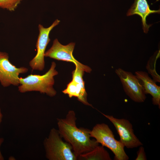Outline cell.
<instances>
[{
    "label": "cell",
    "instance_id": "9c48e42d",
    "mask_svg": "<svg viewBox=\"0 0 160 160\" xmlns=\"http://www.w3.org/2000/svg\"><path fill=\"white\" fill-rule=\"evenodd\" d=\"M75 43L71 42L64 45L60 44L57 39L53 41L51 47L45 52L44 56L56 60L73 63L75 66L78 67L84 71L90 73L91 69L76 60L73 55Z\"/></svg>",
    "mask_w": 160,
    "mask_h": 160
},
{
    "label": "cell",
    "instance_id": "ba28073f",
    "mask_svg": "<svg viewBox=\"0 0 160 160\" xmlns=\"http://www.w3.org/2000/svg\"><path fill=\"white\" fill-rule=\"evenodd\" d=\"M28 71V69L24 67H16L9 61L7 53L0 52V83L3 87L19 86V75Z\"/></svg>",
    "mask_w": 160,
    "mask_h": 160
},
{
    "label": "cell",
    "instance_id": "8fae6325",
    "mask_svg": "<svg viewBox=\"0 0 160 160\" xmlns=\"http://www.w3.org/2000/svg\"><path fill=\"white\" fill-rule=\"evenodd\" d=\"M135 75L140 81L145 94H149L152 97L153 104L160 108V87L157 85L147 72L142 71L135 72Z\"/></svg>",
    "mask_w": 160,
    "mask_h": 160
},
{
    "label": "cell",
    "instance_id": "30bf717a",
    "mask_svg": "<svg viewBox=\"0 0 160 160\" xmlns=\"http://www.w3.org/2000/svg\"><path fill=\"white\" fill-rule=\"evenodd\" d=\"M160 12V9H151L146 0H135L134 3L128 11L127 15L129 16L136 14L140 16L141 18L143 29L144 32L147 33L151 25L147 24L146 18L151 14H159Z\"/></svg>",
    "mask_w": 160,
    "mask_h": 160
},
{
    "label": "cell",
    "instance_id": "7a4b0ae2",
    "mask_svg": "<svg viewBox=\"0 0 160 160\" xmlns=\"http://www.w3.org/2000/svg\"><path fill=\"white\" fill-rule=\"evenodd\" d=\"M56 66V63L53 62L49 70L43 75L31 74L24 78L20 77L18 91L22 93L37 91L50 97L55 96L57 92L53 87L54 77L58 74Z\"/></svg>",
    "mask_w": 160,
    "mask_h": 160
},
{
    "label": "cell",
    "instance_id": "5bb4252c",
    "mask_svg": "<svg viewBox=\"0 0 160 160\" xmlns=\"http://www.w3.org/2000/svg\"><path fill=\"white\" fill-rule=\"evenodd\" d=\"M62 92L64 94L68 95L70 98L75 97L78 100L81 95V89L79 84L72 79Z\"/></svg>",
    "mask_w": 160,
    "mask_h": 160
},
{
    "label": "cell",
    "instance_id": "2e32d148",
    "mask_svg": "<svg viewBox=\"0 0 160 160\" xmlns=\"http://www.w3.org/2000/svg\"><path fill=\"white\" fill-rule=\"evenodd\" d=\"M147 157L144 148L142 145L139 146L137 152V156L135 160H146Z\"/></svg>",
    "mask_w": 160,
    "mask_h": 160
},
{
    "label": "cell",
    "instance_id": "52a82bcc",
    "mask_svg": "<svg viewBox=\"0 0 160 160\" xmlns=\"http://www.w3.org/2000/svg\"><path fill=\"white\" fill-rule=\"evenodd\" d=\"M60 22V20L56 19L49 27L47 28L41 24L39 25V32L36 44L37 53L29 63V66L32 70L42 71L44 69L45 50L50 41L49 34L53 28L57 25Z\"/></svg>",
    "mask_w": 160,
    "mask_h": 160
},
{
    "label": "cell",
    "instance_id": "e0dca14e",
    "mask_svg": "<svg viewBox=\"0 0 160 160\" xmlns=\"http://www.w3.org/2000/svg\"><path fill=\"white\" fill-rule=\"evenodd\" d=\"M4 141V139L3 137H0V160H4V158L2 155L1 151V147Z\"/></svg>",
    "mask_w": 160,
    "mask_h": 160
},
{
    "label": "cell",
    "instance_id": "6da1fadb",
    "mask_svg": "<svg viewBox=\"0 0 160 160\" xmlns=\"http://www.w3.org/2000/svg\"><path fill=\"white\" fill-rule=\"evenodd\" d=\"M77 118L74 111H69L64 118L57 119L58 131L60 136L72 146L77 158L82 154L91 151L99 145L95 139H91L90 130L78 128Z\"/></svg>",
    "mask_w": 160,
    "mask_h": 160
},
{
    "label": "cell",
    "instance_id": "5b68a950",
    "mask_svg": "<svg viewBox=\"0 0 160 160\" xmlns=\"http://www.w3.org/2000/svg\"><path fill=\"white\" fill-rule=\"evenodd\" d=\"M115 72L119 77L126 94L133 101L142 103L145 100L146 96L144 88L136 75L131 72L119 68Z\"/></svg>",
    "mask_w": 160,
    "mask_h": 160
},
{
    "label": "cell",
    "instance_id": "3957f363",
    "mask_svg": "<svg viewBox=\"0 0 160 160\" xmlns=\"http://www.w3.org/2000/svg\"><path fill=\"white\" fill-rule=\"evenodd\" d=\"M45 157L49 160H76L72 146L62 139L58 130L53 128L43 142Z\"/></svg>",
    "mask_w": 160,
    "mask_h": 160
},
{
    "label": "cell",
    "instance_id": "9a60e30c",
    "mask_svg": "<svg viewBox=\"0 0 160 160\" xmlns=\"http://www.w3.org/2000/svg\"><path fill=\"white\" fill-rule=\"evenodd\" d=\"M21 0H0V8L12 11L15 10Z\"/></svg>",
    "mask_w": 160,
    "mask_h": 160
},
{
    "label": "cell",
    "instance_id": "8992f818",
    "mask_svg": "<svg viewBox=\"0 0 160 160\" xmlns=\"http://www.w3.org/2000/svg\"><path fill=\"white\" fill-rule=\"evenodd\" d=\"M101 113L113 124L119 136V140L124 147L133 148L143 145L135 134L132 125L128 120Z\"/></svg>",
    "mask_w": 160,
    "mask_h": 160
},
{
    "label": "cell",
    "instance_id": "277c9868",
    "mask_svg": "<svg viewBox=\"0 0 160 160\" xmlns=\"http://www.w3.org/2000/svg\"><path fill=\"white\" fill-rule=\"evenodd\" d=\"M91 137L95 139L98 143L109 148L114 155L116 160H128V156L126 153L124 146L116 140L109 126L104 123L96 124L90 130Z\"/></svg>",
    "mask_w": 160,
    "mask_h": 160
},
{
    "label": "cell",
    "instance_id": "ac0fdd59",
    "mask_svg": "<svg viewBox=\"0 0 160 160\" xmlns=\"http://www.w3.org/2000/svg\"><path fill=\"white\" fill-rule=\"evenodd\" d=\"M3 115L0 108V125L3 119Z\"/></svg>",
    "mask_w": 160,
    "mask_h": 160
},
{
    "label": "cell",
    "instance_id": "4fadbf2b",
    "mask_svg": "<svg viewBox=\"0 0 160 160\" xmlns=\"http://www.w3.org/2000/svg\"><path fill=\"white\" fill-rule=\"evenodd\" d=\"M75 66V69L72 72V79L79 84L81 89L80 96L78 100L85 105L93 107L87 100V94L85 89V83L83 78L84 71L78 67Z\"/></svg>",
    "mask_w": 160,
    "mask_h": 160
},
{
    "label": "cell",
    "instance_id": "7c38bea8",
    "mask_svg": "<svg viewBox=\"0 0 160 160\" xmlns=\"http://www.w3.org/2000/svg\"><path fill=\"white\" fill-rule=\"evenodd\" d=\"M79 160H111L110 154L104 147L99 145L87 153L80 155Z\"/></svg>",
    "mask_w": 160,
    "mask_h": 160
}]
</instances>
